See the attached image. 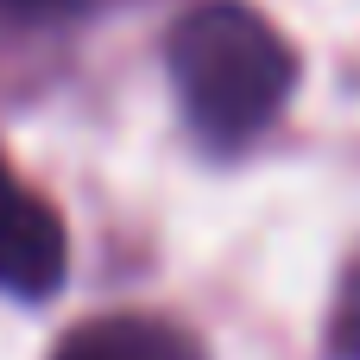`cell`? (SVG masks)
I'll return each instance as SVG.
<instances>
[{"instance_id": "obj_1", "label": "cell", "mask_w": 360, "mask_h": 360, "mask_svg": "<svg viewBox=\"0 0 360 360\" xmlns=\"http://www.w3.org/2000/svg\"><path fill=\"white\" fill-rule=\"evenodd\" d=\"M165 63H171V89L184 101V120H190V133L209 152L253 146L285 114L291 82H297L291 44L247 0H202V6H190L171 25Z\"/></svg>"}, {"instance_id": "obj_2", "label": "cell", "mask_w": 360, "mask_h": 360, "mask_svg": "<svg viewBox=\"0 0 360 360\" xmlns=\"http://www.w3.org/2000/svg\"><path fill=\"white\" fill-rule=\"evenodd\" d=\"M63 272H70V240L57 209L38 190H25L0 158V291L38 304L63 285Z\"/></svg>"}, {"instance_id": "obj_3", "label": "cell", "mask_w": 360, "mask_h": 360, "mask_svg": "<svg viewBox=\"0 0 360 360\" xmlns=\"http://www.w3.org/2000/svg\"><path fill=\"white\" fill-rule=\"evenodd\" d=\"M57 360H202V348L158 316H95L63 335Z\"/></svg>"}, {"instance_id": "obj_4", "label": "cell", "mask_w": 360, "mask_h": 360, "mask_svg": "<svg viewBox=\"0 0 360 360\" xmlns=\"http://www.w3.org/2000/svg\"><path fill=\"white\" fill-rule=\"evenodd\" d=\"M0 6H13V13H32V19H44V13H70L76 0H0Z\"/></svg>"}]
</instances>
